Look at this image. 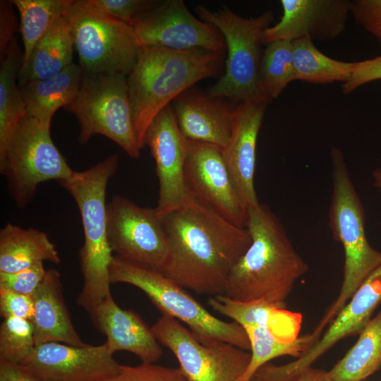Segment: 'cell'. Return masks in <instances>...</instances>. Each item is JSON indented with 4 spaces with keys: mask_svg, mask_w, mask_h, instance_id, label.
Wrapping results in <instances>:
<instances>
[{
    "mask_svg": "<svg viewBox=\"0 0 381 381\" xmlns=\"http://www.w3.org/2000/svg\"><path fill=\"white\" fill-rule=\"evenodd\" d=\"M162 218L169 241L162 273L198 294L224 295L232 268L251 243L248 229L231 223L194 195Z\"/></svg>",
    "mask_w": 381,
    "mask_h": 381,
    "instance_id": "1",
    "label": "cell"
},
{
    "mask_svg": "<svg viewBox=\"0 0 381 381\" xmlns=\"http://www.w3.org/2000/svg\"><path fill=\"white\" fill-rule=\"evenodd\" d=\"M248 212L251 243L232 268L224 295L240 301L265 300L286 308V298L308 265L269 207L260 203Z\"/></svg>",
    "mask_w": 381,
    "mask_h": 381,
    "instance_id": "2",
    "label": "cell"
},
{
    "mask_svg": "<svg viewBox=\"0 0 381 381\" xmlns=\"http://www.w3.org/2000/svg\"><path fill=\"white\" fill-rule=\"evenodd\" d=\"M223 54L205 49L174 50L140 47L126 76L133 122L140 150L155 117L197 82L217 75Z\"/></svg>",
    "mask_w": 381,
    "mask_h": 381,
    "instance_id": "3",
    "label": "cell"
},
{
    "mask_svg": "<svg viewBox=\"0 0 381 381\" xmlns=\"http://www.w3.org/2000/svg\"><path fill=\"white\" fill-rule=\"evenodd\" d=\"M118 165L119 155L114 154L59 181L73 198L81 217L84 243L79 256L84 283L78 303L87 313L111 294L109 267L114 255L107 237L106 191Z\"/></svg>",
    "mask_w": 381,
    "mask_h": 381,
    "instance_id": "4",
    "label": "cell"
},
{
    "mask_svg": "<svg viewBox=\"0 0 381 381\" xmlns=\"http://www.w3.org/2000/svg\"><path fill=\"white\" fill-rule=\"evenodd\" d=\"M330 158L332 192L329 225L334 239L342 245L344 264L339 294L313 331L318 337L381 265V252L373 248L367 238L364 208L350 178L344 155L339 148L332 146Z\"/></svg>",
    "mask_w": 381,
    "mask_h": 381,
    "instance_id": "5",
    "label": "cell"
},
{
    "mask_svg": "<svg viewBox=\"0 0 381 381\" xmlns=\"http://www.w3.org/2000/svg\"><path fill=\"white\" fill-rule=\"evenodd\" d=\"M111 284L126 283L142 290L162 313L185 323L202 343L224 341L250 350L245 329L210 313L185 288L162 272L114 255L109 267Z\"/></svg>",
    "mask_w": 381,
    "mask_h": 381,
    "instance_id": "6",
    "label": "cell"
},
{
    "mask_svg": "<svg viewBox=\"0 0 381 381\" xmlns=\"http://www.w3.org/2000/svg\"><path fill=\"white\" fill-rule=\"evenodd\" d=\"M195 11L202 20L219 30L227 49L224 73L207 94L237 104L249 100L270 102L260 90L258 76L263 33L274 20L272 11L247 18L226 6L212 11L200 4Z\"/></svg>",
    "mask_w": 381,
    "mask_h": 381,
    "instance_id": "7",
    "label": "cell"
},
{
    "mask_svg": "<svg viewBox=\"0 0 381 381\" xmlns=\"http://www.w3.org/2000/svg\"><path fill=\"white\" fill-rule=\"evenodd\" d=\"M67 17L83 73L128 75L140 48L133 26L107 14L90 0H73Z\"/></svg>",
    "mask_w": 381,
    "mask_h": 381,
    "instance_id": "8",
    "label": "cell"
},
{
    "mask_svg": "<svg viewBox=\"0 0 381 381\" xmlns=\"http://www.w3.org/2000/svg\"><path fill=\"white\" fill-rule=\"evenodd\" d=\"M0 171L18 207L32 199L45 181L66 180L74 173L53 143L50 125L25 116L0 150Z\"/></svg>",
    "mask_w": 381,
    "mask_h": 381,
    "instance_id": "9",
    "label": "cell"
},
{
    "mask_svg": "<svg viewBox=\"0 0 381 381\" xmlns=\"http://www.w3.org/2000/svg\"><path fill=\"white\" fill-rule=\"evenodd\" d=\"M64 109L79 122L80 144L100 134L116 143L131 157L140 156L126 76L83 73L77 95Z\"/></svg>",
    "mask_w": 381,
    "mask_h": 381,
    "instance_id": "10",
    "label": "cell"
},
{
    "mask_svg": "<svg viewBox=\"0 0 381 381\" xmlns=\"http://www.w3.org/2000/svg\"><path fill=\"white\" fill-rule=\"evenodd\" d=\"M151 328L175 356L188 381H239L250 363L246 350L224 341L202 343L170 316L162 315Z\"/></svg>",
    "mask_w": 381,
    "mask_h": 381,
    "instance_id": "11",
    "label": "cell"
},
{
    "mask_svg": "<svg viewBox=\"0 0 381 381\" xmlns=\"http://www.w3.org/2000/svg\"><path fill=\"white\" fill-rule=\"evenodd\" d=\"M107 237L116 256L162 272L169 255L163 218L156 208L115 195L107 205Z\"/></svg>",
    "mask_w": 381,
    "mask_h": 381,
    "instance_id": "12",
    "label": "cell"
},
{
    "mask_svg": "<svg viewBox=\"0 0 381 381\" xmlns=\"http://www.w3.org/2000/svg\"><path fill=\"white\" fill-rule=\"evenodd\" d=\"M140 47L224 53V39L212 25L196 18L182 0L160 1L132 25Z\"/></svg>",
    "mask_w": 381,
    "mask_h": 381,
    "instance_id": "13",
    "label": "cell"
},
{
    "mask_svg": "<svg viewBox=\"0 0 381 381\" xmlns=\"http://www.w3.org/2000/svg\"><path fill=\"white\" fill-rule=\"evenodd\" d=\"M189 141L183 135L171 105L164 108L152 121L145 136L159 180V199L155 207L163 217L185 205L193 195L185 176Z\"/></svg>",
    "mask_w": 381,
    "mask_h": 381,
    "instance_id": "14",
    "label": "cell"
},
{
    "mask_svg": "<svg viewBox=\"0 0 381 381\" xmlns=\"http://www.w3.org/2000/svg\"><path fill=\"white\" fill-rule=\"evenodd\" d=\"M185 176L190 191L198 200L234 225L246 228L248 210L235 188L222 148L189 141Z\"/></svg>",
    "mask_w": 381,
    "mask_h": 381,
    "instance_id": "15",
    "label": "cell"
},
{
    "mask_svg": "<svg viewBox=\"0 0 381 381\" xmlns=\"http://www.w3.org/2000/svg\"><path fill=\"white\" fill-rule=\"evenodd\" d=\"M20 365L39 381H99L120 365L106 342L75 346L54 341L35 345Z\"/></svg>",
    "mask_w": 381,
    "mask_h": 381,
    "instance_id": "16",
    "label": "cell"
},
{
    "mask_svg": "<svg viewBox=\"0 0 381 381\" xmlns=\"http://www.w3.org/2000/svg\"><path fill=\"white\" fill-rule=\"evenodd\" d=\"M381 303V265L357 289L330 322L325 332L299 358L284 365H274V381H291L311 365L336 343L358 335Z\"/></svg>",
    "mask_w": 381,
    "mask_h": 381,
    "instance_id": "17",
    "label": "cell"
},
{
    "mask_svg": "<svg viewBox=\"0 0 381 381\" xmlns=\"http://www.w3.org/2000/svg\"><path fill=\"white\" fill-rule=\"evenodd\" d=\"M283 14L279 21L263 33L262 41H293L306 37L328 41L346 29L351 14L350 0H282Z\"/></svg>",
    "mask_w": 381,
    "mask_h": 381,
    "instance_id": "18",
    "label": "cell"
},
{
    "mask_svg": "<svg viewBox=\"0 0 381 381\" xmlns=\"http://www.w3.org/2000/svg\"><path fill=\"white\" fill-rule=\"evenodd\" d=\"M269 102L249 100L234 109L230 138L223 157L237 193L248 210L260 205L254 186L256 145Z\"/></svg>",
    "mask_w": 381,
    "mask_h": 381,
    "instance_id": "19",
    "label": "cell"
},
{
    "mask_svg": "<svg viewBox=\"0 0 381 381\" xmlns=\"http://www.w3.org/2000/svg\"><path fill=\"white\" fill-rule=\"evenodd\" d=\"M94 326L107 337L109 351H129L143 363H155L163 351L152 328L134 311L121 308L109 294L88 312Z\"/></svg>",
    "mask_w": 381,
    "mask_h": 381,
    "instance_id": "20",
    "label": "cell"
},
{
    "mask_svg": "<svg viewBox=\"0 0 381 381\" xmlns=\"http://www.w3.org/2000/svg\"><path fill=\"white\" fill-rule=\"evenodd\" d=\"M177 124L189 141L224 148L231 134L234 107L222 98L185 91L172 102Z\"/></svg>",
    "mask_w": 381,
    "mask_h": 381,
    "instance_id": "21",
    "label": "cell"
},
{
    "mask_svg": "<svg viewBox=\"0 0 381 381\" xmlns=\"http://www.w3.org/2000/svg\"><path fill=\"white\" fill-rule=\"evenodd\" d=\"M34 315L30 320L35 345L60 342L75 346H84L72 323L63 294L59 272L47 270L45 276L33 294Z\"/></svg>",
    "mask_w": 381,
    "mask_h": 381,
    "instance_id": "22",
    "label": "cell"
},
{
    "mask_svg": "<svg viewBox=\"0 0 381 381\" xmlns=\"http://www.w3.org/2000/svg\"><path fill=\"white\" fill-rule=\"evenodd\" d=\"M207 303L214 311L229 318L243 328L265 327L286 341H293L299 337L301 314L267 301H240L225 295H218L210 298Z\"/></svg>",
    "mask_w": 381,
    "mask_h": 381,
    "instance_id": "23",
    "label": "cell"
},
{
    "mask_svg": "<svg viewBox=\"0 0 381 381\" xmlns=\"http://www.w3.org/2000/svg\"><path fill=\"white\" fill-rule=\"evenodd\" d=\"M83 75L80 66L73 63L54 76L19 86L25 106V116L50 125L58 109L64 108L75 99Z\"/></svg>",
    "mask_w": 381,
    "mask_h": 381,
    "instance_id": "24",
    "label": "cell"
},
{
    "mask_svg": "<svg viewBox=\"0 0 381 381\" xmlns=\"http://www.w3.org/2000/svg\"><path fill=\"white\" fill-rule=\"evenodd\" d=\"M74 42L67 14L60 17L33 48L18 73V85L48 78L72 64Z\"/></svg>",
    "mask_w": 381,
    "mask_h": 381,
    "instance_id": "25",
    "label": "cell"
},
{
    "mask_svg": "<svg viewBox=\"0 0 381 381\" xmlns=\"http://www.w3.org/2000/svg\"><path fill=\"white\" fill-rule=\"evenodd\" d=\"M44 261L61 262L55 245L45 232L10 223L1 229L0 272H16Z\"/></svg>",
    "mask_w": 381,
    "mask_h": 381,
    "instance_id": "26",
    "label": "cell"
},
{
    "mask_svg": "<svg viewBox=\"0 0 381 381\" xmlns=\"http://www.w3.org/2000/svg\"><path fill=\"white\" fill-rule=\"evenodd\" d=\"M381 368V310L353 346L328 371L332 381H363Z\"/></svg>",
    "mask_w": 381,
    "mask_h": 381,
    "instance_id": "27",
    "label": "cell"
},
{
    "mask_svg": "<svg viewBox=\"0 0 381 381\" xmlns=\"http://www.w3.org/2000/svg\"><path fill=\"white\" fill-rule=\"evenodd\" d=\"M23 59V52L16 37L0 60V150L25 116V106L18 82Z\"/></svg>",
    "mask_w": 381,
    "mask_h": 381,
    "instance_id": "28",
    "label": "cell"
},
{
    "mask_svg": "<svg viewBox=\"0 0 381 381\" xmlns=\"http://www.w3.org/2000/svg\"><path fill=\"white\" fill-rule=\"evenodd\" d=\"M292 42L294 80L314 84L346 83L350 78L355 62H346L329 57L314 45L313 41L303 37Z\"/></svg>",
    "mask_w": 381,
    "mask_h": 381,
    "instance_id": "29",
    "label": "cell"
},
{
    "mask_svg": "<svg viewBox=\"0 0 381 381\" xmlns=\"http://www.w3.org/2000/svg\"><path fill=\"white\" fill-rule=\"evenodd\" d=\"M20 16L19 32L23 44L22 66L54 22L66 15L73 0H11Z\"/></svg>",
    "mask_w": 381,
    "mask_h": 381,
    "instance_id": "30",
    "label": "cell"
},
{
    "mask_svg": "<svg viewBox=\"0 0 381 381\" xmlns=\"http://www.w3.org/2000/svg\"><path fill=\"white\" fill-rule=\"evenodd\" d=\"M243 329L249 339L251 357L239 381H249L262 365L273 358L284 356L299 358L317 341L313 333L286 341L265 327H246Z\"/></svg>",
    "mask_w": 381,
    "mask_h": 381,
    "instance_id": "31",
    "label": "cell"
},
{
    "mask_svg": "<svg viewBox=\"0 0 381 381\" xmlns=\"http://www.w3.org/2000/svg\"><path fill=\"white\" fill-rule=\"evenodd\" d=\"M294 80L292 42L275 40L267 43L261 58L258 85L268 100L277 99Z\"/></svg>",
    "mask_w": 381,
    "mask_h": 381,
    "instance_id": "32",
    "label": "cell"
},
{
    "mask_svg": "<svg viewBox=\"0 0 381 381\" xmlns=\"http://www.w3.org/2000/svg\"><path fill=\"white\" fill-rule=\"evenodd\" d=\"M35 346L33 327L30 320L4 318L0 327V359L20 364Z\"/></svg>",
    "mask_w": 381,
    "mask_h": 381,
    "instance_id": "33",
    "label": "cell"
},
{
    "mask_svg": "<svg viewBox=\"0 0 381 381\" xmlns=\"http://www.w3.org/2000/svg\"><path fill=\"white\" fill-rule=\"evenodd\" d=\"M99 381H188L179 368L143 363L131 366L120 365L115 374Z\"/></svg>",
    "mask_w": 381,
    "mask_h": 381,
    "instance_id": "34",
    "label": "cell"
},
{
    "mask_svg": "<svg viewBox=\"0 0 381 381\" xmlns=\"http://www.w3.org/2000/svg\"><path fill=\"white\" fill-rule=\"evenodd\" d=\"M96 7L111 17L132 26L142 15L160 1L155 0H90Z\"/></svg>",
    "mask_w": 381,
    "mask_h": 381,
    "instance_id": "35",
    "label": "cell"
},
{
    "mask_svg": "<svg viewBox=\"0 0 381 381\" xmlns=\"http://www.w3.org/2000/svg\"><path fill=\"white\" fill-rule=\"evenodd\" d=\"M47 270L43 262L16 272H0V289L32 296L44 279Z\"/></svg>",
    "mask_w": 381,
    "mask_h": 381,
    "instance_id": "36",
    "label": "cell"
},
{
    "mask_svg": "<svg viewBox=\"0 0 381 381\" xmlns=\"http://www.w3.org/2000/svg\"><path fill=\"white\" fill-rule=\"evenodd\" d=\"M354 21L381 43V0L351 1Z\"/></svg>",
    "mask_w": 381,
    "mask_h": 381,
    "instance_id": "37",
    "label": "cell"
},
{
    "mask_svg": "<svg viewBox=\"0 0 381 381\" xmlns=\"http://www.w3.org/2000/svg\"><path fill=\"white\" fill-rule=\"evenodd\" d=\"M0 313L3 318L16 317L30 321L34 315L32 296L0 289Z\"/></svg>",
    "mask_w": 381,
    "mask_h": 381,
    "instance_id": "38",
    "label": "cell"
},
{
    "mask_svg": "<svg viewBox=\"0 0 381 381\" xmlns=\"http://www.w3.org/2000/svg\"><path fill=\"white\" fill-rule=\"evenodd\" d=\"M377 80H381V56L355 62L349 79L342 85V92L351 94L359 87Z\"/></svg>",
    "mask_w": 381,
    "mask_h": 381,
    "instance_id": "39",
    "label": "cell"
},
{
    "mask_svg": "<svg viewBox=\"0 0 381 381\" xmlns=\"http://www.w3.org/2000/svg\"><path fill=\"white\" fill-rule=\"evenodd\" d=\"M19 30L13 5L11 1H0V60L5 56L9 45Z\"/></svg>",
    "mask_w": 381,
    "mask_h": 381,
    "instance_id": "40",
    "label": "cell"
},
{
    "mask_svg": "<svg viewBox=\"0 0 381 381\" xmlns=\"http://www.w3.org/2000/svg\"><path fill=\"white\" fill-rule=\"evenodd\" d=\"M0 381H39L23 365L0 359Z\"/></svg>",
    "mask_w": 381,
    "mask_h": 381,
    "instance_id": "41",
    "label": "cell"
},
{
    "mask_svg": "<svg viewBox=\"0 0 381 381\" xmlns=\"http://www.w3.org/2000/svg\"><path fill=\"white\" fill-rule=\"evenodd\" d=\"M291 381H332L328 371L310 367Z\"/></svg>",
    "mask_w": 381,
    "mask_h": 381,
    "instance_id": "42",
    "label": "cell"
},
{
    "mask_svg": "<svg viewBox=\"0 0 381 381\" xmlns=\"http://www.w3.org/2000/svg\"><path fill=\"white\" fill-rule=\"evenodd\" d=\"M373 183L381 192V168H377L373 171Z\"/></svg>",
    "mask_w": 381,
    "mask_h": 381,
    "instance_id": "43",
    "label": "cell"
}]
</instances>
